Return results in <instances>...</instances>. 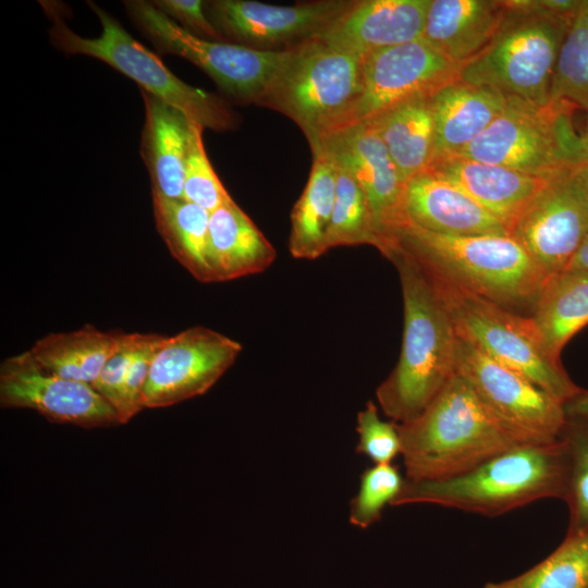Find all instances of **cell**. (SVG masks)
Instances as JSON below:
<instances>
[{
    "label": "cell",
    "instance_id": "35",
    "mask_svg": "<svg viewBox=\"0 0 588 588\" xmlns=\"http://www.w3.org/2000/svg\"><path fill=\"white\" fill-rule=\"evenodd\" d=\"M405 479L392 464H375L360 476L357 494L350 505V523L368 528L381 518L385 505L392 504Z\"/></svg>",
    "mask_w": 588,
    "mask_h": 588
},
{
    "label": "cell",
    "instance_id": "23",
    "mask_svg": "<svg viewBox=\"0 0 588 588\" xmlns=\"http://www.w3.org/2000/svg\"><path fill=\"white\" fill-rule=\"evenodd\" d=\"M145 123L140 154L152 197L183 199L189 119L179 109L140 89Z\"/></svg>",
    "mask_w": 588,
    "mask_h": 588
},
{
    "label": "cell",
    "instance_id": "1",
    "mask_svg": "<svg viewBox=\"0 0 588 588\" xmlns=\"http://www.w3.org/2000/svg\"><path fill=\"white\" fill-rule=\"evenodd\" d=\"M391 248L429 274L524 316L550 277L509 235H445L404 223L383 237L379 252Z\"/></svg>",
    "mask_w": 588,
    "mask_h": 588
},
{
    "label": "cell",
    "instance_id": "3",
    "mask_svg": "<svg viewBox=\"0 0 588 588\" xmlns=\"http://www.w3.org/2000/svg\"><path fill=\"white\" fill-rule=\"evenodd\" d=\"M397 429L409 480L453 477L529 444L495 418L457 371L418 417Z\"/></svg>",
    "mask_w": 588,
    "mask_h": 588
},
{
    "label": "cell",
    "instance_id": "2",
    "mask_svg": "<svg viewBox=\"0 0 588 588\" xmlns=\"http://www.w3.org/2000/svg\"><path fill=\"white\" fill-rule=\"evenodd\" d=\"M400 277L404 329L400 357L376 395L396 424L418 417L456 371L458 335L424 269L397 248L384 255Z\"/></svg>",
    "mask_w": 588,
    "mask_h": 588
},
{
    "label": "cell",
    "instance_id": "9",
    "mask_svg": "<svg viewBox=\"0 0 588 588\" xmlns=\"http://www.w3.org/2000/svg\"><path fill=\"white\" fill-rule=\"evenodd\" d=\"M426 274L442 299L458 338L522 373L562 403L581 390L560 360L546 352L529 316Z\"/></svg>",
    "mask_w": 588,
    "mask_h": 588
},
{
    "label": "cell",
    "instance_id": "11",
    "mask_svg": "<svg viewBox=\"0 0 588 588\" xmlns=\"http://www.w3.org/2000/svg\"><path fill=\"white\" fill-rule=\"evenodd\" d=\"M460 70V65L442 57L422 39L365 56L359 95L321 140L407 100L431 97L443 86L458 79Z\"/></svg>",
    "mask_w": 588,
    "mask_h": 588
},
{
    "label": "cell",
    "instance_id": "6",
    "mask_svg": "<svg viewBox=\"0 0 588 588\" xmlns=\"http://www.w3.org/2000/svg\"><path fill=\"white\" fill-rule=\"evenodd\" d=\"M40 3L51 20L49 36L57 49L103 61L135 81L140 89L179 109L204 128L228 131L237 125L238 117L222 98L181 81L95 2L87 1L102 28L96 38L74 33L61 17L57 4L48 1Z\"/></svg>",
    "mask_w": 588,
    "mask_h": 588
},
{
    "label": "cell",
    "instance_id": "7",
    "mask_svg": "<svg viewBox=\"0 0 588 588\" xmlns=\"http://www.w3.org/2000/svg\"><path fill=\"white\" fill-rule=\"evenodd\" d=\"M567 101L540 105L507 96L501 113L461 155L550 180L588 162Z\"/></svg>",
    "mask_w": 588,
    "mask_h": 588
},
{
    "label": "cell",
    "instance_id": "8",
    "mask_svg": "<svg viewBox=\"0 0 588 588\" xmlns=\"http://www.w3.org/2000/svg\"><path fill=\"white\" fill-rule=\"evenodd\" d=\"M362 79V57L315 37L289 48L259 106L294 121L313 148L357 98Z\"/></svg>",
    "mask_w": 588,
    "mask_h": 588
},
{
    "label": "cell",
    "instance_id": "21",
    "mask_svg": "<svg viewBox=\"0 0 588 588\" xmlns=\"http://www.w3.org/2000/svg\"><path fill=\"white\" fill-rule=\"evenodd\" d=\"M509 10L507 0H431L421 39L462 66L490 44Z\"/></svg>",
    "mask_w": 588,
    "mask_h": 588
},
{
    "label": "cell",
    "instance_id": "10",
    "mask_svg": "<svg viewBox=\"0 0 588 588\" xmlns=\"http://www.w3.org/2000/svg\"><path fill=\"white\" fill-rule=\"evenodd\" d=\"M124 5L134 24L159 52L194 63L238 103L259 105L289 54V49L260 50L203 39L175 23L152 2L131 0Z\"/></svg>",
    "mask_w": 588,
    "mask_h": 588
},
{
    "label": "cell",
    "instance_id": "27",
    "mask_svg": "<svg viewBox=\"0 0 588 588\" xmlns=\"http://www.w3.org/2000/svg\"><path fill=\"white\" fill-rule=\"evenodd\" d=\"M366 122L377 130L405 182L432 163L436 137L430 97L407 100Z\"/></svg>",
    "mask_w": 588,
    "mask_h": 588
},
{
    "label": "cell",
    "instance_id": "34",
    "mask_svg": "<svg viewBox=\"0 0 588 588\" xmlns=\"http://www.w3.org/2000/svg\"><path fill=\"white\" fill-rule=\"evenodd\" d=\"M203 131L204 126L189 121L183 199L212 212L233 198L210 163L203 140Z\"/></svg>",
    "mask_w": 588,
    "mask_h": 588
},
{
    "label": "cell",
    "instance_id": "36",
    "mask_svg": "<svg viewBox=\"0 0 588 588\" xmlns=\"http://www.w3.org/2000/svg\"><path fill=\"white\" fill-rule=\"evenodd\" d=\"M356 430L358 444L356 451L366 455L375 464H391L401 454L402 444L394 421L380 418L378 407L369 401L357 415Z\"/></svg>",
    "mask_w": 588,
    "mask_h": 588
},
{
    "label": "cell",
    "instance_id": "22",
    "mask_svg": "<svg viewBox=\"0 0 588 588\" xmlns=\"http://www.w3.org/2000/svg\"><path fill=\"white\" fill-rule=\"evenodd\" d=\"M506 99L499 90L461 79L440 88L430 97L434 159L461 155L501 113Z\"/></svg>",
    "mask_w": 588,
    "mask_h": 588
},
{
    "label": "cell",
    "instance_id": "32",
    "mask_svg": "<svg viewBox=\"0 0 588 588\" xmlns=\"http://www.w3.org/2000/svg\"><path fill=\"white\" fill-rule=\"evenodd\" d=\"M334 160L336 189L327 233L328 250L338 246L362 244L377 247L378 238L365 193L351 172L335 158Z\"/></svg>",
    "mask_w": 588,
    "mask_h": 588
},
{
    "label": "cell",
    "instance_id": "25",
    "mask_svg": "<svg viewBox=\"0 0 588 588\" xmlns=\"http://www.w3.org/2000/svg\"><path fill=\"white\" fill-rule=\"evenodd\" d=\"M306 186L291 213L289 250L297 259H316L327 250V233L336 189V162L322 147L311 149Z\"/></svg>",
    "mask_w": 588,
    "mask_h": 588
},
{
    "label": "cell",
    "instance_id": "14",
    "mask_svg": "<svg viewBox=\"0 0 588 588\" xmlns=\"http://www.w3.org/2000/svg\"><path fill=\"white\" fill-rule=\"evenodd\" d=\"M355 1L324 0L275 5L248 0L205 2L209 21L236 45L285 50L320 35Z\"/></svg>",
    "mask_w": 588,
    "mask_h": 588
},
{
    "label": "cell",
    "instance_id": "26",
    "mask_svg": "<svg viewBox=\"0 0 588 588\" xmlns=\"http://www.w3.org/2000/svg\"><path fill=\"white\" fill-rule=\"evenodd\" d=\"M529 317L546 352L560 360L566 343L588 324V273L564 270L550 275Z\"/></svg>",
    "mask_w": 588,
    "mask_h": 588
},
{
    "label": "cell",
    "instance_id": "15",
    "mask_svg": "<svg viewBox=\"0 0 588 588\" xmlns=\"http://www.w3.org/2000/svg\"><path fill=\"white\" fill-rule=\"evenodd\" d=\"M242 351L237 341L205 327L166 336L144 388V408L167 407L206 393Z\"/></svg>",
    "mask_w": 588,
    "mask_h": 588
},
{
    "label": "cell",
    "instance_id": "20",
    "mask_svg": "<svg viewBox=\"0 0 588 588\" xmlns=\"http://www.w3.org/2000/svg\"><path fill=\"white\" fill-rule=\"evenodd\" d=\"M427 170L461 188L507 231L549 181L462 156L437 158Z\"/></svg>",
    "mask_w": 588,
    "mask_h": 588
},
{
    "label": "cell",
    "instance_id": "43",
    "mask_svg": "<svg viewBox=\"0 0 588 588\" xmlns=\"http://www.w3.org/2000/svg\"><path fill=\"white\" fill-rule=\"evenodd\" d=\"M581 136H583L584 146H585V149H586V154H587V157H588V111H587L585 131L581 134Z\"/></svg>",
    "mask_w": 588,
    "mask_h": 588
},
{
    "label": "cell",
    "instance_id": "13",
    "mask_svg": "<svg viewBox=\"0 0 588 588\" xmlns=\"http://www.w3.org/2000/svg\"><path fill=\"white\" fill-rule=\"evenodd\" d=\"M578 167L549 180L509 229L548 275L564 271L588 235V188Z\"/></svg>",
    "mask_w": 588,
    "mask_h": 588
},
{
    "label": "cell",
    "instance_id": "5",
    "mask_svg": "<svg viewBox=\"0 0 588 588\" xmlns=\"http://www.w3.org/2000/svg\"><path fill=\"white\" fill-rule=\"evenodd\" d=\"M507 3L509 13L498 33L476 58L461 66L458 79L547 103L560 48L575 15L552 12L541 0Z\"/></svg>",
    "mask_w": 588,
    "mask_h": 588
},
{
    "label": "cell",
    "instance_id": "19",
    "mask_svg": "<svg viewBox=\"0 0 588 588\" xmlns=\"http://www.w3.org/2000/svg\"><path fill=\"white\" fill-rule=\"evenodd\" d=\"M402 215V224L439 234L509 235L507 228L499 219L456 185L429 170L406 181Z\"/></svg>",
    "mask_w": 588,
    "mask_h": 588
},
{
    "label": "cell",
    "instance_id": "31",
    "mask_svg": "<svg viewBox=\"0 0 588 588\" xmlns=\"http://www.w3.org/2000/svg\"><path fill=\"white\" fill-rule=\"evenodd\" d=\"M550 100L588 111V0H581L560 48Z\"/></svg>",
    "mask_w": 588,
    "mask_h": 588
},
{
    "label": "cell",
    "instance_id": "38",
    "mask_svg": "<svg viewBox=\"0 0 588 588\" xmlns=\"http://www.w3.org/2000/svg\"><path fill=\"white\" fill-rule=\"evenodd\" d=\"M140 333H125L120 346L108 359L93 388L114 408L119 420L123 409V393L127 369Z\"/></svg>",
    "mask_w": 588,
    "mask_h": 588
},
{
    "label": "cell",
    "instance_id": "4",
    "mask_svg": "<svg viewBox=\"0 0 588 588\" xmlns=\"http://www.w3.org/2000/svg\"><path fill=\"white\" fill-rule=\"evenodd\" d=\"M568 455L559 439L500 453L444 479H405L391 505L436 504L485 516H499L541 499H564Z\"/></svg>",
    "mask_w": 588,
    "mask_h": 588
},
{
    "label": "cell",
    "instance_id": "40",
    "mask_svg": "<svg viewBox=\"0 0 588 588\" xmlns=\"http://www.w3.org/2000/svg\"><path fill=\"white\" fill-rule=\"evenodd\" d=\"M566 416L588 420V390L581 389L577 394L564 403Z\"/></svg>",
    "mask_w": 588,
    "mask_h": 588
},
{
    "label": "cell",
    "instance_id": "39",
    "mask_svg": "<svg viewBox=\"0 0 588 588\" xmlns=\"http://www.w3.org/2000/svg\"><path fill=\"white\" fill-rule=\"evenodd\" d=\"M152 4L169 17L181 22V26L197 37H209L221 41L222 35L209 21L205 2L200 0H155Z\"/></svg>",
    "mask_w": 588,
    "mask_h": 588
},
{
    "label": "cell",
    "instance_id": "42",
    "mask_svg": "<svg viewBox=\"0 0 588 588\" xmlns=\"http://www.w3.org/2000/svg\"><path fill=\"white\" fill-rule=\"evenodd\" d=\"M578 172L581 176V179L584 180L587 188H588V162L586 163H583L581 166L578 167Z\"/></svg>",
    "mask_w": 588,
    "mask_h": 588
},
{
    "label": "cell",
    "instance_id": "28",
    "mask_svg": "<svg viewBox=\"0 0 588 588\" xmlns=\"http://www.w3.org/2000/svg\"><path fill=\"white\" fill-rule=\"evenodd\" d=\"M125 333L85 326L71 332L50 333L28 351L44 369L60 377L93 384Z\"/></svg>",
    "mask_w": 588,
    "mask_h": 588
},
{
    "label": "cell",
    "instance_id": "30",
    "mask_svg": "<svg viewBox=\"0 0 588 588\" xmlns=\"http://www.w3.org/2000/svg\"><path fill=\"white\" fill-rule=\"evenodd\" d=\"M481 588H588V534L562 543L528 571Z\"/></svg>",
    "mask_w": 588,
    "mask_h": 588
},
{
    "label": "cell",
    "instance_id": "24",
    "mask_svg": "<svg viewBox=\"0 0 588 588\" xmlns=\"http://www.w3.org/2000/svg\"><path fill=\"white\" fill-rule=\"evenodd\" d=\"M207 257L212 282H223L265 271L277 252L231 199L210 212Z\"/></svg>",
    "mask_w": 588,
    "mask_h": 588
},
{
    "label": "cell",
    "instance_id": "33",
    "mask_svg": "<svg viewBox=\"0 0 588 588\" xmlns=\"http://www.w3.org/2000/svg\"><path fill=\"white\" fill-rule=\"evenodd\" d=\"M566 445L568 476L564 501L568 506L569 520L566 535L588 534V420L566 418L560 438Z\"/></svg>",
    "mask_w": 588,
    "mask_h": 588
},
{
    "label": "cell",
    "instance_id": "12",
    "mask_svg": "<svg viewBox=\"0 0 588 588\" xmlns=\"http://www.w3.org/2000/svg\"><path fill=\"white\" fill-rule=\"evenodd\" d=\"M456 371L495 418L525 442L544 444L559 440L567 418L564 403L528 378L461 338Z\"/></svg>",
    "mask_w": 588,
    "mask_h": 588
},
{
    "label": "cell",
    "instance_id": "37",
    "mask_svg": "<svg viewBox=\"0 0 588 588\" xmlns=\"http://www.w3.org/2000/svg\"><path fill=\"white\" fill-rule=\"evenodd\" d=\"M164 339V335L140 333L137 347L131 359L125 378L123 409L120 415V424H126L144 408V388L149 375L154 356L163 343Z\"/></svg>",
    "mask_w": 588,
    "mask_h": 588
},
{
    "label": "cell",
    "instance_id": "18",
    "mask_svg": "<svg viewBox=\"0 0 588 588\" xmlns=\"http://www.w3.org/2000/svg\"><path fill=\"white\" fill-rule=\"evenodd\" d=\"M430 3L431 0L355 1L316 38L364 58L380 49L421 39Z\"/></svg>",
    "mask_w": 588,
    "mask_h": 588
},
{
    "label": "cell",
    "instance_id": "41",
    "mask_svg": "<svg viewBox=\"0 0 588 588\" xmlns=\"http://www.w3.org/2000/svg\"><path fill=\"white\" fill-rule=\"evenodd\" d=\"M565 270H575L588 273V235L571 259Z\"/></svg>",
    "mask_w": 588,
    "mask_h": 588
},
{
    "label": "cell",
    "instance_id": "29",
    "mask_svg": "<svg viewBox=\"0 0 588 588\" xmlns=\"http://www.w3.org/2000/svg\"><path fill=\"white\" fill-rule=\"evenodd\" d=\"M157 230L171 255L200 282H212L208 264L210 212L185 199L152 197Z\"/></svg>",
    "mask_w": 588,
    "mask_h": 588
},
{
    "label": "cell",
    "instance_id": "17",
    "mask_svg": "<svg viewBox=\"0 0 588 588\" xmlns=\"http://www.w3.org/2000/svg\"><path fill=\"white\" fill-rule=\"evenodd\" d=\"M328 150L353 175L367 198L379 248L383 237L403 223L405 181L370 122L322 139L311 149Z\"/></svg>",
    "mask_w": 588,
    "mask_h": 588
},
{
    "label": "cell",
    "instance_id": "16",
    "mask_svg": "<svg viewBox=\"0 0 588 588\" xmlns=\"http://www.w3.org/2000/svg\"><path fill=\"white\" fill-rule=\"evenodd\" d=\"M0 404L3 408H30L50 421L83 428L121 425L114 408L91 384L44 369L29 352L1 363Z\"/></svg>",
    "mask_w": 588,
    "mask_h": 588
}]
</instances>
